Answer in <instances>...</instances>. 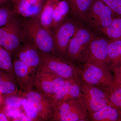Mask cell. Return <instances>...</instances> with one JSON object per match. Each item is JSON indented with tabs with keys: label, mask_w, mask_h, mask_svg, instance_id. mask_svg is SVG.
<instances>
[{
	"label": "cell",
	"mask_w": 121,
	"mask_h": 121,
	"mask_svg": "<svg viewBox=\"0 0 121 121\" xmlns=\"http://www.w3.org/2000/svg\"><path fill=\"white\" fill-rule=\"evenodd\" d=\"M118 17L101 0H92L84 13L81 25L95 34H102L115 17Z\"/></svg>",
	"instance_id": "obj_1"
},
{
	"label": "cell",
	"mask_w": 121,
	"mask_h": 121,
	"mask_svg": "<svg viewBox=\"0 0 121 121\" xmlns=\"http://www.w3.org/2000/svg\"><path fill=\"white\" fill-rule=\"evenodd\" d=\"M26 19L20 22L26 36L39 52L54 55V42L51 32L42 26L39 18Z\"/></svg>",
	"instance_id": "obj_2"
},
{
	"label": "cell",
	"mask_w": 121,
	"mask_h": 121,
	"mask_svg": "<svg viewBox=\"0 0 121 121\" xmlns=\"http://www.w3.org/2000/svg\"><path fill=\"white\" fill-rule=\"evenodd\" d=\"M94 35L79 25L70 41L65 58L76 65L83 63Z\"/></svg>",
	"instance_id": "obj_3"
},
{
	"label": "cell",
	"mask_w": 121,
	"mask_h": 121,
	"mask_svg": "<svg viewBox=\"0 0 121 121\" xmlns=\"http://www.w3.org/2000/svg\"><path fill=\"white\" fill-rule=\"evenodd\" d=\"M11 17L4 26L0 27V45L7 50L12 58L15 56L26 37L20 21Z\"/></svg>",
	"instance_id": "obj_4"
},
{
	"label": "cell",
	"mask_w": 121,
	"mask_h": 121,
	"mask_svg": "<svg viewBox=\"0 0 121 121\" xmlns=\"http://www.w3.org/2000/svg\"><path fill=\"white\" fill-rule=\"evenodd\" d=\"M39 53L41 64L55 74L65 80L72 79L79 82L81 79L77 65L66 59L53 54Z\"/></svg>",
	"instance_id": "obj_5"
},
{
	"label": "cell",
	"mask_w": 121,
	"mask_h": 121,
	"mask_svg": "<svg viewBox=\"0 0 121 121\" xmlns=\"http://www.w3.org/2000/svg\"><path fill=\"white\" fill-rule=\"evenodd\" d=\"M79 25L69 16L62 23L52 29L55 55L65 58L70 41Z\"/></svg>",
	"instance_id": "obj_6"
},
{
	"label": "cell",
	"mask_w": 121,
	"mask_h": 121,
	"mask_svg": "<svg viewBox=\"0 0 121 121\" xmlns=\"http://www.w3.org/2000/svg\"><path fill=\"white\" fill-rule=\"evenodd\" d=\"M89 115L81 98L63 101L56 105L52 121H89Z\"/></svg>",
	"instance_id": "obj_7"
},
{
	"label": "cell",
	"mask_w": 121,
	"mask_h": 121,
	"mask_svg": "<svg viewBox=\"0 0 121 121\" xmlns=\"http://www.w3.org/2000/svg\"><path fill=\"white\" fill-rule=\"evenodd\" d=\"M81 98L88 115L97 112L108 104H111L103 89L85 82L79 81Z\"/></svg>",
	"instance_id": "obj_8"
},
{
	"label": "cell",
	"mask_w": 121,
	"mask_h": 121,
	"mask_svg": "<svg viewBox=\"0 0 121 121\" xmlns=\"http://www.w3.org/2000/svg\"><path fill=\"white\" fill-rule=\"evenodd\" d=\"M110 40L103 34H95L83 63L89 64L108 71L106 63Z\"/></svg>",
	"instance_id": "obj_9"
},
{
	"label": "cell",
	"mask_w": 121,
	"mask_h": 121,
	"mask_svg": "<svg viewBox=\"0 0 121 121\" xmlns=\"http://www.w3.org/2000/svg\"><path fill=\"white\" fill-rule=\"evenodd\" d=\"M22 95L35 108L41 121H52L56 104L50 95L33 90Z\"/></svg>",
	"instance_id": "obj_10"
},
{
	"label": "cell",
	"mask_w": 121,
	"mask_h": 121,
	"mask_svg": "<svg viewBox=\"0 0 121 121\" xmlns=\"http://www.w3.org/2000/svg\"><path fill=\"white\" fill-rule=\"evenodd\" d=\"M65 80L56 75L41 64L34 79L35 90L48 94H55L63 86Z\"/></svg>",
	"instance_id": "obj_11"
},
{
	"label": "cell",
	"mask_w": 121,
	"mask_h": 121,
	"mask_svg": "<svg viewBox=\"0 0 121 121\" xmlns=\"http://www.w3.org/2000/svg\"><path fill=\"white\" fill-rule=\"evenodd\" d=\"M76 65L81 80L85 82L102 88L112 85L113 76L109 72L86 63Z\"/></svg>",
	"instance_id": "obj_12"
},
{
	"label": "cell",
	"mask_w": 121,
	"mask_h": 121,
	"mask_svg": "<svg viewBox=\"0 0 121 121\" xmlns=\"http://www.w3.org/2000/svg\"><path fill=\"white\" fill-rule=\"evenodd\" d=\"M14 57L27 67L30 74L35 79L36 72L41 64V59L39 51L27 36Z\"/></svg>",
	"instance_id": "obj_13"
},
{
	"label": "cell",
	"mask_w": 121,
	"mask_h": 121,
	"mask_svg": "<svg viewBox=\"0 0 121 121\" xmlns=\"http://www.w3.org/2000/svg\"><path fill=\"white\" fill-rule=\"evenodd\" d=\"M47 0H12L15 15L25 18H39Z\"/></svg>",
	"instance_id": "obj_14"
},
{
	"label": "cell",
	"mask_w": 121,
	"mask_h": 121,
	"mask_svg": "<svg viewBox=\"0 0 121 121\" xmlns=\"http://www.w3.org/2000/svg\"><path fill=\"white\" fill-rule=\"evenodd\" d=\"M13 75L21 92L27 93L33 90L34 78L27 67L15 57L13 61Z\"/></svg>",
	"instance_id": "obj_15"
},
{
	"label": "cell",
	"mask_w": 121,
	"mask_h": 121,
	"mask_svg": "<svg viewBox=\"0 0 121 121\" xmlns=\"http://www.w3.org/2000/svg\"><path fill=\"white\" fill-rule=\"evenodd\" d=\"M50 95L56 105L65 100L81 98L79 82L72 79L65 80L62 89L55 94Z\"/></svg>",
	"instance_id": "obj_16"
},
{
	"label": "cell",
	"mask_w": 121,
	"mask_h": 121,
	"mask_svg": "<svg viewBox=\"0 0 121 121\" xmlns=\"http://www.w3.org/2000/svg\"><path fill=\"white\" fill-rule=\"evenodd\" d=\"M106 63L108 71L111 74L121 66V40L110 39Z\"/></svg>",
	"instance_id": "obj_17"
},
{
	"label": "cell",
	"mask_w": 121,
	"mask_h": 121,
	"mask_svg": "<svg viewBox=\"0 0 121 121\" xmlns=\"http://www.w3.org/2000/svg\"><path fill=\"white\" fill-rule=\"evenodd\" d=\"M89 121H121V114L117 107L109 104L89 115Z\"/></svg>",
	"instance_id": "obj_18"
},
{
	"label": "cell",
	"mask_w": 121,
	"mask_h": 121,
	"mask_svg": "<svg viewBox=\"0 0 121 121\" xmlns=\"http://www.w3.org/2000/svg\"><path fill=\"white\" fill-rule=\"evenodd\" d=\"M70 7L69 16L72 20L81 25L84 13L92 0H66Z\"/></svg>",
	"instance_id": "obj_19"
},
{
	"label": "cell",
	"mask_w": 121,
	"mask_h": 121,
	"mask_svg": "<svg viewBox=\"0 0 121 121\" xmlns=\"http://www.w3.org/2000/svg\"><path fill=\"white\" fill-rule=\"evenodd\" d=\"M70 11L69 5L66 0H58L52 15L51 30L62 23L69 16Z\"/></svg>",
	"instance_id": "obj_20"
},
{
	"label": "cell",
	"mask_w": 121,
	"mask_h": 121,
	"mask_svg": "<svg viewBox=\"0 0 121 121\" xmlns=\"http://www.w3.org/2000/svg\"><path fill=\"white\" fill-rule=\"evenodd\" d=\"M58 0H47L39 17V20L44 27L51 32L52 17Z\"/></svg>",
	"instance_id": "obj_21"
},
{
	"label": "cell",
	"mask_w": 121,
	"mask_h": 121,
	"mask_svg": "<svg viewBox=\"0 0 121 121\" xmlns=\"http://www.w3.org/2000/svg\"><path fill=\"white\" fill-rule=\"evenodd\" d=\"M102 89L106 93L110 103L117 107L121 114V84H113Z\"/></svg>",
	"instance_id": "obj_22"
},
{
	"label": "cell",
	"mask_w": 121,
	"mask_h": 121,
	"mask_svg": "<svg viewBox=\"0 0 121 121\" xmlns=\"http://www.w3.org/2000/svg\"><path fill=\"white\" fill-rule=\"evenodd\" d=\"M102 34L111 39L121 40V17H115Z\"/></svg>",
	"instance_id": "obj_23"
},
{
	"label": "cell",
	"mask_w": 121,
	"mask_h": 121,
	"mask_svg": "<svg viewBox=\"0 0 121 121\" xmlns=\"http://www.w3.org/2000/svg\"><path fill=\"white\" fill-rule=\"evenodd\" d=\"M10 79L5 77L0 81V93L5 95H14L18 91L15 79Z\"/></svg>",
	"instance_id": "obj_24"
},
{
	"label": "cell",
	"mask_w": 121,
	"mask_h": 121,
	"mask_svg": "<svg viewBox=\"0 0 121 121\" xmlns=\"http://www.w3.org/2000/svg\"><path fill=\"white\" fill-rule=\"evenodd\" d=\"M12 58L8 51L0 45V69L13 74Z\"/></svg>",
	"instance_id": "obj_25"
},
{
	"label": "cell",
	"mask_w": 121,
	"mask_h": 121,
	"mask_svg": "<svg viewBox=\"0 0 121 121\" xmlns=\"http://www.w3.org/2000/svg\"><path fill=\"white\" fill-rule=\"evenodd\" d=\"M22 106L29 117L35 121H41L37 111L27 100L23 97Z\"/></svg>",
	"instance_id": "obj_26"
},
{
	"label": "cell",
	"mask_w": 121,
	"mask_h": 121,
	"mask_svg": "<svg viewBox=\"0 0 121 121\" xmlns=\"http://www.w3.org/2000/svg\"><path fill=\"white\" fill-rule=\"evenodd\" d=\"M117 17H121V0H101Z\"/></svg>",
	"instance_id": "obj_27"
},
{
	"label": "cell",
	"mask_w": 121,
	"mask_h": 121,
	"mask_svg": "<svg viewBox=\"0 0 121 121\" xmlns=\"http://www.w3.org/2000/svg\"><path fill=\"white\" fill-rule=\"evenodd\" d=\"M14 15L12 9H9L6 7L0 8V27L5 25Z\"/></svg>",
	"instance_id": "obj_28"
},
{
	"label": "cell",
	"mask_w": 121,
	"mask_h": 121,
	"mask_svg": "<svg viewBox=\"0 0 121 121\" xmlns=\"http://www.w3.org/2000/svg\"><path fill=\"white\" fill-rule=\"evenodd\" d=\"M23 97L20 98L16 97H10L5 100V103L9 108H17L22 105Z\"/></svg>",
	"instance_id": "obj_29"
},
{
	"label": "cell",
	"mask_w": 121,
	"mask_h": 121,
	"mask_svg": "<svg viewBox=\"0 0 121 121\" xmlns=\"http://www.w3.org/2000/svg\"><path fill=\"white\" fill-rule=\"evenodd\" d=\"M113 76V84H121V66L115 72Z\"/></svg>",
	"instance_id": "obj_30"
},
{
	"label": "cell",
	"mask_w": 121,
	"mask_h": 121,
	"mask_svg": "<svg viewBox=\"0 0 121 121\" xmlns=\"http://www.w3.org/2000/svg\"><path fill=\"white\" fill-rule=\"evenodd\" d=\"M0 121H8L5 115L3 113L0 114Z\"/></svg>",
	"instance_id": "obj_31"
},
{
	"label": "cell",
	"mask_w": 121,
	"mask_h": 121,
	"mask_svg": "<svg viewBox=\"0 0 121 121\" xmlns=\"http://www.w3.org/2000/svg\"><path fill=\"white\" fill-rule=\"evenodd\" d=\"M9 1H10V0H0V4H4V3L8 2Z\"/></svg>",
	"instance_id": "obj_32"
},
{
	"label": "cell",
	"mask_w": 121,
	"mask_h": 121,
	"mask_svg": "<svg viewBox=\"0 0 121 121\" xmlns=\"http://www.w3.org/2000/svg\"><path fill=\"white\" fill-rule=\"evenodd\" d=\"M4 77H5V76H3V75H2V74L0 73V81L2 80V79L4 78Z\"/></svg>",
	"instance_id": "obj_33"
},
{
	"label": "cell",
	"mask_w": 121,
	"mask_h": 121,
	"mask_svg": "<svg viewBox=\"0 0 121 121\" xmlns=\"http://www.w3.org/2000/svg\"></svg>",
	"instance_id": "obj_34"
},
{
	"label": "cell",
	"mask_w": 121,
	"mask_h": 121,
	"mask_svg": "<svg viewBox=\"0 0 121 121\" xmlns=\"http://www.w3.org/2000/svg\"><path fill=\"white\" fill-rule=\"evenodd\" d=\"M12 0H10V1H12Z\"/></svg>",
	"instance_id": "obj_35"
}]
</instances>
